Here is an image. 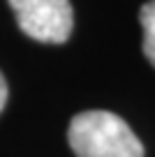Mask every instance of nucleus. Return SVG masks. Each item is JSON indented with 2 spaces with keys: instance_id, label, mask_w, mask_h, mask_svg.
Returning <instances> with one entry per match:
<instances>
[{
  "instance_id": "1",
  "label": "nucleus",
  "mask_w": 155,
  "mask_h": 157,
  "mask_svg": "<svg viewBox=\"0 0 155 157\" xmlns=\"http://www.w3.org/2000/svg\"><path fill=\"white\" fill-rule=\"evenodd\" d=\"M67 139L77 157H144V146L130 125L109 111L74 116Z\"/></svg>"
},
{
  "instance_id": "2",
  "label": "nucleus",
  "mask_w": 155,
  "mask_h": 157,
  "mask_svg": "<svg viewBox=\"0 0 155 157\" xmlns=\"http://www.w3.org/2000/svg\"><path fill=\"white\" fill-rule=\"evenodd\" d=\"M16 23L28 37L44 44H63L72 35L74 12L70 0H10Z\"/></svg>"
},
{
  "instance_id": "3",
  "label": "nucleus",
  "mask_w": 155,
  "mask_h": 157,
  "mask_svg": "<svg viewBox=\"0 0 155 157\" xmlns=\"http://www.w3.org/2000/svg\"><path fill=\"white\" fill-rule=\"evenodd\" d=\"M139 21L144 28V56L155 67V0H150L141 7Z\"/></svg>"
},
{
  "instance_id": "4",
  "label": "nucleus",
  "mask_w": 155,
  "mask_h": 157,
  "mask_svg": "<svg viewBox=\"0 0 155 157\" xmlns=\"http://www.w3.org/2000/svg\"><path fill=\"white\" fill-rule=\"evenodd\" d=\"M5 104H7V81L2 76V72H0V111L5 109Z\"/></svg>"
}]
</instances>
